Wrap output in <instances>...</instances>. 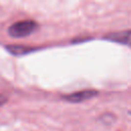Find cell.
<instances>
[{
    "mask_svg": "<svg viewBox=\"0 0 131 131\" xmlns=\"http://www.w3.org/2000/svg\"><path fill=\"white\" fill-rule=\"evenodd\" d=\"M96 95H97V91H95V90H82V91L74 92V93H71V94L64 96V99L70 102L78 103V102H82V101L91 99Z\"/></svg>",
    "mask_w": 131,
    "mask_h": 131,
    "instance_id": "7a4b0ae2",
    "label": "cell"
},
{
    "mask_svg": "<svg viewBox=\"0 0 131 131\" xmlns=\"http://www.w3.org/2000/svg\"><path fill=\"white\" fill-rule=\"evenodd\" d=\"M7 50L14 55H23V54H26V53L32 51V48L24 47V46H8Z\"/></svg>",
    "mask_w": 131,
    "mask_h": 131,
    "instance_id": "277c9868",
    "label": "cell"
},
{
    "mask_svg": "<svg viewBox=\"0 0 131 131\" xmlns=\"http://www.w3.org/2000/svg\"><path fill=\"white\" fill-rule=\"evenodd\" d=\"M37 29V23L33 20H21L10 26L8 29V34L13 38H23L33 34Z\"/></svg>",
    "mask_w": 131,
    "mask_h": 131,
    "instance_id": "6da1fadb",
    "label": "cell"
},
{
    "mask_svg": "<svg viewBox=\"0 0 131 131\" xmlns=\"http://www.w3.org/2000/svg\"><path fill=\"white\" fill-rule=\"evenodd\" d=\"M5 101H6V98H5L4 96H1V95H0V105H2Z\"/></svg>",
    "mask_w": 131,
    "mask_h": 131,
    "instance_id": "5b68a950",
    "label": "cell"
},
{
    "mask_svg": "<svg viewBox=\"0 0 131 131\" xmlns=\"http://www.w3.org/2000/svg\"><path fill=\"white\" fill-rule=\"evenodd\" d=\"M105 39H107L112 42L127 45L131 48V30L108 34L107 36H105Z\"/></svg>",
    "mask_w": 131,
    "mask_h": 131,
    "instance_id": "3957f363",
    "label": "cell"
}]
</instances>
